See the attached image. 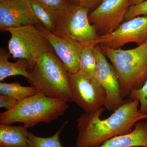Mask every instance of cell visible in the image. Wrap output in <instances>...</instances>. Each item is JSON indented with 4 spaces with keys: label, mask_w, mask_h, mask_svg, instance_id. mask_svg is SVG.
Listing matches in <instances>:
<instances>
[{
    "label": "cell",
    "mask_w": 147,
    "mask_h": 147,
    "mask_svg": "<svg viewBox=\"0 0 147 147\" xmlns=\"http://www.w3.org/2000/svg\"><path fill=\"white\" fill-rule=\"evenodd\" d=\"M147 41V16H138L122 23L115 31L99 37V45L117 49L134 42L138 45Z\"/></svg>",
    "instance_id": "obj_10"
},
{
    "label": "cell",
    "mask_w": 147,
    "mask_h": 147,
    "mask_svg": "<svg viewBox=\"0 0 147 147\" xmlns=\"http://www.w3.org/2000/svg\"><path fill=\"white\" fill-rule=\"evenodd\" d=\"M94 47H83L79 59V71L89 79L98 81L96 76V61L93 50Z\"/></svg>",
    "instance_id": "obj_17"
},
{
    "label": "cell",
    "mask_w": 147,
    "mask_h": 147,
    "mask_svg": "<svg viewBox=\"0 0 147 147\" xmlns=\"http://www.w3.org/2000/svg\"><path fill=\"white\" fill-rule=\"evenodd\" d=\"M71 98L84 113H92L104 107L105 90L98 81L90 80L80 73H69Z\"/></svg>",
    "instance_id": "obj_7"
},
{
    "label": "cell",
    "mask_w": 147,
    "mask_h": 147,
    "mask_svg": "<svg viewBox=\"0 0 147 147\" xmlns=\"http://www.w3.org/2000/svg\"><path fill=\"white\" fill-rule=\"evenodd\" d=\"M129 98L137 99L140 104L141 113L147 115V77L140 88L132 91L128 96Z\"/></svg>",
    "instance_id": "obj_20"
},
{
    "label": "cell",
    "mask_w": 147,
    "mask_h": 147,
    "mask_svg": "<svg viewBox=\"0 0 147 147\" xmlns=\"http://www.w3.org/2000/svg\"><path fill=\"white\" fill-rule=\"evenodd\" d=\"M102 1V0H90L88 4V8L90 9V8L95 6L100 2H101Z\"/></svg>",
    "instance_id": "obj_24"
},
{
    "label": "cell",
    "mask_w": 147,
    "mask_h": 147,
    "mask_svg": "<svg viewBox=\"0 0 147 147\" xmlns=\"http://www.w3.org/2000/svg\"><path fill=\"white\" fill-rule=\"evenodd\" d=\"M10 34L8 48L13 59H23L28 62L30 69L47 52L53 51L50 43L36 26L27 25L6 30Z\"/></svg>",
    "instance_id": "obj_6"
},
{
    "label": "cell",
    "mask_w": 147,
    "mask_h": 147,
    "mask_svg": "<svg viewBox=\"0 0 147 147\" xmlns=\"http://www.w3.org/2000/svg\"><path fill=\"white\" fill-rule=\"evenodd\" d=\"M88 8L79 5L67 3L55 13L53 33L70 38L84 46L99 44L100 36L90 22Z\"/></svg>",
    "instance_id": "obj_5"
},
{
    "label": "cell",
    "mask_w": 147,
    "mask_h": 147,
    "mask_svg": "<svg viewBox=\"0 0 147 147\" xmlns=\"http://www.w3.org/2000/svg\"><path fill=\"white\" fill-rule=\"evenodd\" d=\"M34 13L41 25L53 32L55 30V13L48 9L36 0H29Z\"/></svg>",
    "instance_id": "obj_18"
},
{
    "label": "cell",
    "mask_w": 147,
    "mask_h": 147,
    "mask_svg": "<svg viewBox=\"0 0 147 147\" xmlns=\"http://www.w3.org/2000/svg\"><path fill=\"white\" fill-rule=\"evenodd\" d=\"M38 2L56 13L65 5L67 2L66 0H36Z\"/></svg>",
    "instance_id": "obj_22"
},
{
    "label": "cell",
    "mask_w": 147,
    "mask_h": 147,
    "mask_svg": "<svg viewBox=\"0 0 147 147\" xmlns=\"http://www.w3.org/2000/svg\"><path fill=\"white\" fill-rule=\"evenodd\" d=\"M40 24L29 0H13L0 3V30L2 31L5 32L10 28Z\"/></svg>",
    "instance_id": "obj_12"
},
{
    "label": "cell",
    "mask_w": 147,
    "mask_h": 147,
    "mask_svg": "<svg viewBox=\"0 0 147 147\" xmlns=\"http://www.w3.org/2000/svg\"><path fill=\"white\" fill-rule=\"evenodd\" d=\"M100 46L115 70L123 98L143 86L147 77V41L126 50Z\"/></svg>",
    "instance_id": "obj_4"
},
{
    "label": "cell",
    "mask_w": 147,
    "mask_h": 147,
    "mask_svg": "<svg viewBox=\"0 0 147 147\" xmlns=\"http://www.w3.org/2000/svg\"><path fill=\"white\" fill-rule=\"evenodd\" d=\"M96 61L98 82L105 90L106 100L104 108L114 112L124 102L117 74L112 64L108 62L99 44L93 49Z\"/></svg>",
    "instance_id": "obj_8"
},
{
    "label": "cell",
    "mask_w": 147,
    "mask_h": 147,
    "mask_svg": "<svg viewBox=\"0 0 147 147\" xmlns=\"http://www.w3.org/2000/svg\"><path fill=\"white\" fill-rule=\"evenodd\" d=\"M28 129L24 125L0 124V147H29Z\"/></svg>",
    "instance_id": "obj_14"
},
{
    "label": "cell",
    "mask_w": 147,
    "mask_h": 147,
    "mask_svg": "<svg viewBox=\"0 0 147 147\" xmlns=\"http://www.w3.org/2000/svg\"><path fill=\"white\" fill-rule=\"evenodd\" d=\"M29 71L27 80L38 92L70 102L69 73L54 50L41 55Z\"/></svg>",
    "instance_id": "obj_2"
},
{
    "label": "cell",
    "mask_w": 147,
    "mask_h": 147,
    "mask_svg": "<svg viewBox=\"0 0 147 147\" xmlns=\"http://www.w3.org/2000/svg\"><path fill=\"white\" fill-rule=\"evenodd\" d=\"M138 16H147V0L139 4L131 6L127 12L125 19L127 21Z\"/></svg>",
    "instance_id": "obj_21"
},
{
    "label": "cell",
    "mask_w": 147,
    "mask_h": 147,
    "mask_svg": "<svg viewBox=\"0 0 147 147\" xmlns=\"http://www.w3.org/2000/svg\"><path fill=\"white\" fill-rule=\"evenodd\" d=\"M38 92L33 86H24L19 82H0V94L14 98L18 102L35 94Z\"/></svg>",
    "instance_id": "obj_16"
},
{
    "label": "cell",
    "mask_w": 147,
    "mask_h": 147,
    "mask_svg": "<svg viewBox=\"0 0 147 147\" xmlns=\"http://www.w3.org/2000/svg\"><path fill=\"white\" fill-rule=\"evenodd\" d=\"M11 1H13V0H0V3H7Z\"/></svg>",
    "instance_id": "obj_26"
},
{
    "label": "cell",
    "mask_w": 147,
    "mask_h": 147,
    "mask_svg": "<svg viewBox=\"0 0 147 147\" xmlns=\"http://www.w3.org/2000/svg\"><path fill=\"white\" fill-rule=\"evenodd\" d=\"M146 1V0H131L130 6L139 4L141 3Z\"/></svg>",
    "instance_id": "obj_25"
},
{
    "label": "cell",
    "mask_w": 147,
    "mask_h": 147,
    "mask_svg": "<svg viewBox=\"0 0 147 147\" xmlns=\"http://www.w3.org/2000/svg\"><path fill=\"white\" fill-rule=\"evenodd\" d=\"M18 102L10 96L0 94V107L5 108L7 111L12 110L15 108Z\"/></svg>",
    "instance_id": "obj_23"
},
{
    "label": "cell",
    "mask_w": 147,
    "mask_h": 147,
    "mask_svg": "<svg viewBox=\"0 0 147 147\" xmlns=\"http://www.w3.org/2000/svg\"><path fill=\"white\" fill-rule=\"evenodd\" d=\"M67 122V121H65L58 131L51 137H40L29 132L28 137L29 147H63L60 142L59 137Z\"/></svg>",
    "instance_id": "obj_19"
},
{
    "label": "cell",
    "mask_w": 147,
    "mask_h": 147,
    "mask_svg": "<svg viewBox=\"0 0 147 147\" xmlns=\"http://www.w3.org/2000/svg\"><path fill=\"white\" fill-rule=\"evenodd\" d=\"M69 108L67 102L38 92L19 101L12 110L0 114V124H23L27 128L40 123H49L63 115Z\"/></svg>",
    "instance_id": "obj_3"
},
{
    "label": "cell",
    "mask_w": 147,
    "mask_h": 147,
    "mask_svg": "<svg viewBox=\"0 0 147 147\" xmlns=\"http://www.w3.org/2000/svg\"><path fill=\"white\" fill-rule=\"evenodd\" d=\"M36 26L50 43L69 73L79 72V59L84 46L74 40L56 35L41 24Z\"/></svg>",
    "instance_id": "obj_11"
},
{
    "label": "cell",
    "mask_w": 147,
    "mask_h": 147,
    "mask_svg": "<svg viewBox=\"0 0 147 147\" xmlns=\"http://www.w3.org/2000/svg\"><path fill=\"white\" fill-rule=\"evenodd\" d=\"M147 147V121H139L127 134L117 136L96 147Z\"/></svg>",
    "instance_id": "obj_13"
},
{
    "label": "cell",
    "mask_w": 147,
    "mask_h": 147,
    "mask_svg": "<svg viewBox=\"0 0 147 147\" xmlns=\"http://www.w3.org/2000/svg\"><path fill=\"white\" fill-rule=\"evenodd\" d=\"M131 0H102L89 14L91 24L99 36L115 31L122 24Z\"/></svg>",
    "instance_id": "obj_9"
},
{
    "label": "cell",
    "mask_w": 147,
    "mask_h": 147,
    "mask_svg": "<svg viewBox=\"0 0 147 147\" xmlns=\"http://www.w3.org/2000/svg\"><path fill=\"white\" fill-rule=\"evenodd\" d=\"M11 57L9 52L4 48L0 49V81L9 76L20 75L28 79L29 76L30 65L26 60L17 59L16 62H11L9 61Z\"/></svg>",
    "instance_id": "obj_15"
},
{
    "label": "cell",
    "mask_w": 147,
    "mask_h": 147,
    "mask_svg": "<svg viewBox=\"0 0 147 147\" xmlns=\"http://www.w3.org/2000/svg\"><path fill=\"white\" fill-rule=\"evenodd\" d=\"M139 105L137 99L128 98L103 120L100 116L104 107L93 113H83L77 120L78 135L75 147L99 146L114 137L130 132L138 121L147 119V115L139 110Z\"/></svg>",
    "instance_id": "obj_1"
}]
</instances>
